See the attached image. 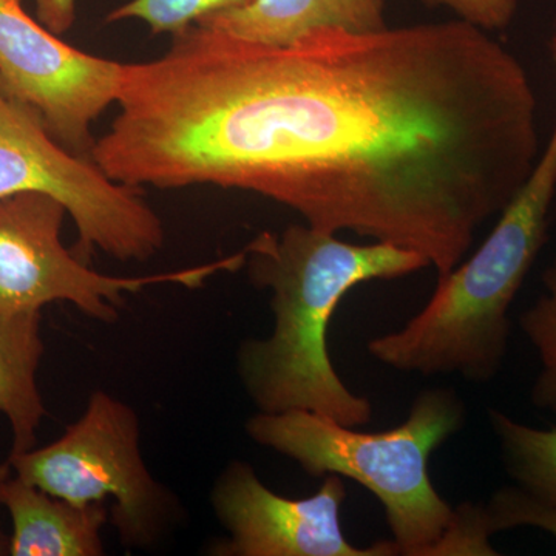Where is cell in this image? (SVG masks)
Here are the masks:
<instances>
[{"label":"cell","mask_w":556,"mask_h":556,"mask_svg":"<svg viewBox=\"0 0 556 556\" xmlns=\"http://www.w3.org/2000/svg\"><path fill=\"white\" fill-rule=\"evenodd\" d=\"M93 159L115 181L215 186L306 225L464 262L540 160L525 65L460 20L269 46L193 24L156 60L123 64Z\"/></svg>","instance_id":"cell-1"},{"label":"cell","mask_w":556,"mask_h":556,"mask_svg":"<svg viewBox=\"0 0 556 556\" xmlns=\"http://www.w3.org/2000/svg\"><path fill=\"white\" fill-rule=\"evenodd\" d=\"M244 251L249 280L270 291L274 314L268 338L244 340L237 353L252 404L270 415L305 409L342 426H368L371 401L343 383L329 357V321L351 289L430 268L428 260L380 241L345 243L306 223L263 230Z\"/></svg>","instance_id":"cell-2"},{"label":"cell","mask_w":556,"mask_h":556,"mask_svg":"<svg viewBox=\"0 0 556 556\" xmlns=\"http://www.w3.org/2000/svg\"><path fill=\"white\" fill-rule=\"evenodd\" d=\"M555 195L556 124L532 175L481 248L438 280L404 327L369 340V356L402 372L492 382L506 361L511 305L546 244Z\"/></svg>","instance_id":"cell-3"},{"label":"cell","mask_w":556,"mask_h":556,"mask_svg":"<svg viewBox=\"0 0 556 556\" xmlns=\"http://www.w3.org/2000/svg\"><path fill=\"white\" fill-rule=\"evenodd\" d=\"M464 424L459 394L433 387L417 394L401 426L378 433L305 409L258 412L244 430L255 444L289 457L309 477L336 475L367 489L382 504L399 555L428 556L455 510L434 489L428 460Z\"/></svg>","instance_id":"cell-4"},{"label":"cell","mask_w":556,"mask_h":556,"mask_svg":"<svg viewBox=\"0 0 556 556\" xmlns=\"http://www.w3.org/2000/svg\"><path fill=\"white\" fill-rule=\"evenodd\" d=\"M11 470L28 484L73 504H105L121 543L159 544L181 521L169 486L150 473L141 453V426L126 402L97 390L83 416L46 447L10 453Z\"/></svg>","instance_id":"cell-5"},{"label":"cell","mask_w":556,"mask_h":556,"mask_svg":"<svg viewBox=\"0 0 556 556\" xmlns=\"http://www.w3.org/2000/svg\"><path fill=\"white\" fill-rule=\"evenodd\" d=\"M22 192L46 193L64 204L78 229L75 254L84 262L94 252L146 262L166 241L163 219L141 189L70 152L33 110L0 93V199Z\"/></svg>","instance_id":"cell-6"},{"label":"cell","mask_w":556,"mask_h":556,"mask_svg":"<svg viewBox=\"0 0 556 556\" xmlns=\"http://www.w3.org/2000/svg\"><path fill=\"white\" fill-rule=\"evenodd\" d=\"M67 208L53 197L22 192L0 199V309L40 313L67 302L84 316L113 324L127 294L156 285L203 287L219 273L244 268L247 251L192 268L149 276L116 277L98 273L64 247L62 226Z\"/></svg>","instance_id":"cell-7"},{"label":"cell","mask_w":556,"mask_h":556,"mask_svg":"<svg viewBox=\"0 0 556 556\" xmlns=\"http://www.w3.org/2000/svg\"><path fill=\"white\" fill-rule=\"evenodd\" d=\"M121 75V62L68 46L22 0H0V93L33 110L70 152L93 159L91 127L116 104Z\"/></svg>","instance_id":"cell-8"},{"label":"cell","mask_w":556,"mask_h":556,"mask_svg":"<svg viewBox=\"0 0 556 556\" xmlns=\"http://www.w3.org/2000/svg\"><path fill=\"white\" fill-rule=\"evenodd\" d=\"M343 478L327 475L313 496L277 495L254 467L232 460L215 479L211 504L226 540L211 547L218 556H396V544H351L340 525L346 500Z\"/></svg>","instance_id":"cell-9"},{"label":"cell","mask_w":556,"mask_h":556,"mask_svg":"<svg viewBox=\"0 0 556 556\" xmlns=\"http://www.w3.org/2000/svg\"><path fill=\"white\" fill-rule=\"evenodd\" d=\"M3 508L11 518V556H101L105 504L70 503L11 473L3 485Z\"/></svg>","instance_id":"cell-10"},{"label":"cell","mask_w":556,"mask_h":556,"mask_svg":"<svg viewBox=\"0 0 556 556\" xmlns=\"http://www.w3.org/2000/svg\"><path fill=\"white\" fill-rule=\"evenodd\" d=\"M199 24L269 46H288L317 28L372 33L388 27L386 0H255Z\"/></svg>","instance_id":"cell-11"},{"label":"cell","mask_w":556,"mask_h":556,"mask_svg":"<svg viewBox=\"0 0 556 556\" xmlns=\"http://www.w3.org/2000/svg\"><path fill=\"white\" fill-rule=\"evenodd\" d=\"M40 313L0 309V415L13 433L11 453L35 447L38 430L47 416L38 386L43 345Z\"/></svg>","instance_id":"cell-12"},{"label":"cell","mask_w":556,"mask_h":556,"mask_svg":"<svg viewBox=\"0 0 556 556\" xmlns=\"http://www.w3.org/2000/svg\"><path fill=\"white\" fill-rule=\"evenodd\" d=\"M489 420L515 484L556 504V427H530L496 408L490 409Z\"/></svg>","instance_id":"cell-13"},{"label":"cell","mask_w":556,"mask_h":556,"mask_svg":"<svg viewBox=\"0 0 556 556\" xmlns=\"http://www.w3.org/2000/svg\"><path fill=\"white\" fill-rule=\"evenodd\" d=\"M544 292L519 316V328L540 358L530 401L556 419V257L543 274Z\"/></svg>","instance_id":"cell-14"},{"label":"cell","mask_w":556,"mask_h":556,"mask_svg":"<svg viewBox=\"0 0 556 556\" xmlns=\"http://www.w3.org/2000/svg\"><path fill=\"white\" fill-rule=\"evenodd\" d=\"M255 0H129L105 21H141L153 35H175L215 14L247 9Z\"/></svg>","instance_id":"cell-15"},{"label":"cell","mask_w":556,"mask_h":556,"mask_svg":"<svg viewBox=\"0 0 556 556\" xmlns=\"http://www.w3.org/2000/svg\"><path fill=\"white\" fill-rule=\"evenodd\" d=\"M481 507L490 535L517 527H536L556 538V504L541 500L525 486H501Z\"/></svg>","instance_id":"cell-16"},{"label":"cell","mask_w":556,"mask_h":556,"mask_svg":"<svg viewBox=\"0 0 556 556\" xmlns=\"http://www.w3.org/2000/svg\"><path fill=\"white\" fill-rule=\"evenodd\" d=\"M490 536L481 504L464 503L453 510L452 522L428 556L500 555L490 544Z\"/></svg>","instance_id":"cell-17"},{"label":"cell","mask_w":556,"mask_h":556,"mask_svg":"<svg viewBox=\"0 0 556 556\" xmlns=\"http://www.w3.org/2000/svg\"><path fill=\"white\" fill-rule=\"evenodd\" d=\"M424 5L445 7L484 31L504 30L514 21L517 13V0H419Z\"/></svg>","instance_id":"cell-18"},{"label":"cell","mask_w":556,"mask_h":556,"mask_svg":"<svg viewBox=\"0 0 556 556\" xmlns=\"http://www.w3.org/2000/svg\"><path fill=\"white\" fill-rule=\"evenodd\" d=\"M11 473H13V470H11L9 460L0 464V508H3V485H5L7 479L11 477ZM3 555H10V535H7L5 530H3L2 522H0V556Z\"/></svg>","instance_id":"cell-19"},{"label":"cell","mask_w":556,"mask_h":556,"mask_svg":"<svg viewBox=\"0 0 556 556\" xmlns=\"http://www.w3.org/2000/svg\"><path fill=\"white\" fill-rule=\"evenodd\" d=\"M548 53H551L552 61H554L556 67V17L554 21V27H552L551 38H548Z\"/></svg>","instance_id":"cell-20"},{"label":"cell","mask_w":556,"mask_h":556,"mask_svg":"<svg viewBox=\"0 0 556 556\" xmlns=\"http://www.w3.org/2000/svg\"><path fill=\"white\" fill-rule=\"evenodd\" d=\"M22 2H24V0H22ZM36 2V11H42L43 9H46V5H47V2H49V0H35Z\"/></svg>","instance_id":"cell-21"}]
</instances>
